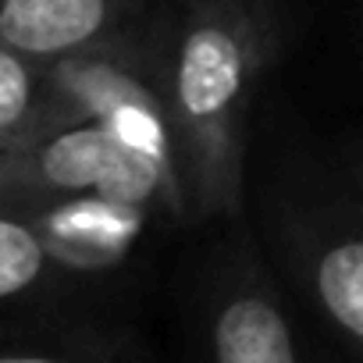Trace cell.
<instances>
[{"instance_id": "obj_1", "label": "cell", "mask_w": 363, "mask_h": 363, "mask_svg": "<svg viewBox=\"0 0 363 363\" xmlns=\"http://www.w3.org/2000/svg\"><path fill=\"white\" fill-rule=\"evenodd\" d=\"M285 29L281 0H167L164 82L193 225L246 218L253 114Z\"/></svg>"}, {"instance_id": "obj_2", "label": "cell", "mask_w": 363, "mask_h": 363, "mask_svg": "<svg viewBox=\"0 0 363 363\" xmlns=\"http://www.w3.org/2000/svg\"><path fill=\"white\" fill-rule=\"evenodd\" d=\"M253 196L257 232L306 313L352 356H363V207L335 157L274 153Z\"/></svg>"}, {"instance_id": "obj_3", "label": "cell", "mask_w": 363, "mask_h": 363, "mask_svg": "<svg viewBox=\"0 0 363 363\" xmlns=\"http://www.w3.org/2000/svg\"><path fill=\"white\" fill-rule=\"evenodd\" d=\"M164 8L132 33L57 61H47L43 132L96 121L157 164L186 196L164 82ZM189 203V200H186ZM193 221V218H189Z\"/></svg>"}, {"instance_id": "obj_4", "label": "cell", "mask_w": 363, "mask_h": 363, "mask_svg": "<svg viewBox=\"0 0 363 363\" xmlns=\"http://www.w3.org/2000/svg\"><path fill=\"white\" fill-rule=\"evenodd\" d=\"M68 196H111L193 225L174 182L96 121L65 125L0 157V211L26 214Z\"/></svg>"}, {"instance_id": "obj_5", "label": "cell", "mask_w": 363, "mask_h": 363, "mask_svg": "<svg viewBox=\"0 0 363 363\" xmlns=\"http://www.w3.org/2000/svg\"><path fill=\"white\" fill-rule=\"evenodd\" d=\"M246 218L235 232L218 242L203 267L200 289L193 296L189 349L214 363H296L310 356L289 296L274 274L260 235H253Z\"/></svg>"}, {"instance_id": "obj_6", "label": "cell", "mask_w": 363, "mask_h": 363, "mask_svg": "<svg viewBox=\"0 0 363 363\" xmlns=\"http://www.w3.org/2000/svg\"><path fill=\"white\" fill-rule=\"evenodd\" d=\"M40 232L47 253L65 274H111L118 271L135 250H143V239L153 221H167L164 214L111 200V196H68L43 207H33L22 214Z\"/></svg>"}, {"instance_id": "obj_7", "label": "cell", "mask_w": 363, "mask_h": 363, "mask_svg": "<svg viewBox=\"0 0 363 363\" xmlns=\"http://www.w3.org/2000/svg\"><path fill=\"white\" fill-rule=\"evenodd\" d=\"M160 8L164 0H0V40L47 65L104 47Z\"/></svg>"}, {"instance_id": "obj_8", "label": "cell", "mask_w": 363, "mask_h": 363, "mask_svg": "<svg viewBox=\"0 0 363 363\" xmlns=\"http://www.w3.org/2000/svg\"><path fill=\"white\" fill-rule=\"evenodd\" d=\"M139 349L128 335L96 324H36L0 335L4 359H132Z\"/></svg>"}, {"instance_id": "obj_9", "label": "cell", "mask_w": 363, "mask_h": 363, "mask_svg": "<svg viewBox=\"0 0 363 363\" xmlns=\"http://www.w3.org/2000/svg\"><path fill=\"white\" fill-rule=\"evenodd\" d=\"M47 65L0 40V157L43 132Z\"/></svg>"}, {"instance_id": "obj_10", "label": "cell", "mask_w": 363, "mask_h": 363, "mask_svg": "<svg viewBox=\"0 0 363 363\" xmlns=\"http://www.w3.org/2000/svg\"><path fill=\"white\" fill-rule=\"evenodd\" d=\"M54 278H65V271L47 253L33 221L0 211V306L47 289Z\"/></svg>"}, {"instance_id": "obj_11", "label": "cell", "mask_w": 363, "mask_h": 363, "mask_svg": "<svg viewBox=\"0 0 363 363\" xmlns=\"http://www.w3.org/2000/svg\"><path fill=\"white\" fill-rule=\"evenodd\" d=\"M335 164H338V171H342V178L349 182V189H352V196L359 200V207H363V132H352V135H345L338 146H335Z\"/></svg>"}]
</instances>
